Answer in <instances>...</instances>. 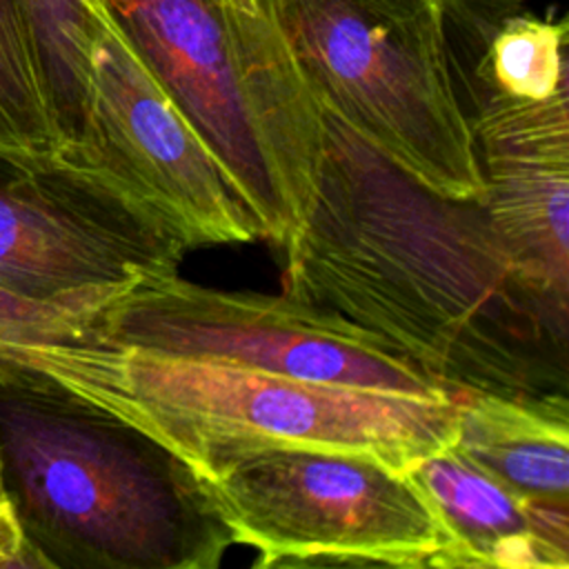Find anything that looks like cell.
Here are the masks:
<instances>
[{
	"instance_id": "1",
	"label": "cell",
	"mask_w": 569,
	"mask_h": 569,
	"mask_svg": "<svg viewBox=\"0 0 569 569\" xmlns=\"http://www.w3.org/2000/svg\"><path fill=\"white\" fill-rule=\"evenodd\" d=\"M309 216L282 291L380 336L453 400L567 393L569 305L545 293L480 200L431 191L322 109Z\"/></svg>"
},
{
	"instance_id": "2",
	"label": "cell",
	"mask_w": 569,
	"mask_h": 569,
	"mask_svg": "<svg viewBox=\"0 0 569 569\" xmlns=\"http://www.w3.org/2000/svg\"><path fill=\"white\" fill-rule=\"evenodd\" d=\"M0 458L51 567L213 569L233 545L187 462L62 389L0 387Z\"/></svg>"
},
{
	"instance_id": "3",
	"label": "cell",
	"mask_w": 569,
	"mask_h": 569,
	"mask_svg": "<svg viewBox=\"0 0 569 569\" xmlns=\"http://www.w3.org/2000/svg\"><path fill=\"white\" fill-rule=\"evenodd\" d=\"M76 398L140 429L196 476L271 447L362 453L400 471L453 445L458 400L300 380L107 338L87 347Z\"/></svg>"
},
{
	"instance_id": "4",
	"label": "cell",
	"mask_w": 569,
	"mask_h": 569,
	"mask_svg": "<svg viewBox=\"0 0 569 569\" xmlns=\"http://www.w3.org/2000/svg\"><path fill=\"white\" fill-rule=\"evenodd\" d=\"M107 4L224 169L258 236L282 249L313 202L325 118L271 16L218 0Z\"/></svg>"
},
{
	"instance_id": "5",
	"label": "cell",
	"mask_w": 569,
	"mask_h": 569,
	"mask_svg": "<svg viewBox=\"0 0 569 569\" xmlns=\"http://www.w3.org/2000/svg\"><path fill=\"white\" fill-rule=\"evenodd\" d=\"M320 107L436 193L480 200L482 176L433 0H258Z\"/></svg>"
},
{
	"instance_id": "6",
	"label": "cell",
	"mask_w": 569,
	"mask_h": 569,
	"mask_svg": "<svg viewBox=\"0 0 569 569\" xmlns=\"http://www.w3.org/2000/svg\"><path fill=\"white\" fill-rule=\"evenodd\" d=\"M198 480L253 567H436L447 547L411 476L371 456L271 447Z\"/></svg>"
},
{
	"instance_id": "7",
	"label": "cell",
	"mask_w": 569,
	"mask_h": 569,
	"mask_svg": "<svg viewBox=\"0 0 569 569\" xmlns=\"http://www.w3.org/2000/svg\"><path fill=\"white\" fill-rule=\"evenodd\" d=\"M100 333L144 351L231 362L300 380L453 400L380 336L289 293L229 291L176 271L138 280Z\"/></svg>"
},
{
	"instance_id": "8",
	"label": "cell",
	"mask_w": 569,
	"mask_h": 569,
	"mask_svg": "<svg viewBox=\"0 0 569 569\" xmlns=\"http://www.w3.org/2000/svg\"><path fill=\"white\" fill-rule=\"evenodd\" d=\"M58 158L102 180L184 251L260 238L224 169L142 62L109 4L98 22L84 120Z\"/></svg>"
},
{
	"instance_id": "9",
	"label": "cell",
	"mask_w": 569,
	"mask_h": 569,
	"mask_svg": "<svg viewBox=\"0 0 569 569\" xmlns=\"http://www.w3.org/2000/svg\"><path fill=\"white\" fill-rule=\"evenodd\" d=\"M184 253L96 176L0 144V289L40 300L124 296L176 271Z\"/></svg>"
},
{
	"instance_id": "10",
	"label": "cell",
	"mask_w": 569,
	"mask_h": 569,
	"mask_svg": "<svg viewBox=\"0 0 569 569\" xmlns=\"http://www.w3.org/2000/svg\"><path fill=\"white\" fill-rule=\"evenodd\" d=\"M482 176L480 204L518 267L569 305V91L462 102Z\"/></svg>"
},
{
	"instance_id": "11",
	"label": "cell",
	"mask_w": 569,
	"mask_h": 569,
	"mask_svg": "<svg viewBox=\"0 0 569 569\" xmlns=\"http://www.w3.org/2000/svg\"><path fill=\"white\" fill-rule=\"evenodd\" d=\"M407 473L431 502L447 536L436 567H569V505L520 496L451 445Z\"/></svg>"
},
{
	"instance_id": "12",
	"label": "cell",
	"mask_w": 569,
	"mask_h": 569,
	"mask_svg": "<svg viewBox=\"0 0 569 569\" xmlns=\"http://www.w3.org/2000/svg\"><path fill=\"white\" fill-rule=\"evenodd\" d=\"M456 400L453 449L525 498L569 505L567 393H467Z\"/></svg>"
},
{
	"instance_id": "13",
	"label": "cell",
	"mask_w": 569,
	"mask_h": 569,
	"mask_svg": "<svg viewBox=\"0 0 569 569\" xmlns=\"http://www.w3.org/2000/svg\"><path fill=\"white\" fill-rule=\"evenodd\" d=\"M122 296L40 300L0 289V387L73 396L82 351L104 338L100 318Z\"/></svg>"
},
{
	"instance_id": "14",
	"label": "cell",
	"mask_w": 569,
	"mask_h": 569,
	"mask_svg": "<svg viewBox=\"0 0 569 569\" xmlns=\"http://www.w3.org/2000/svg\"><path fill=\"white\" fill-rule=\"evenodd\" d=\"M22 7L36 38L64 151L84 120L93 44L107 0H22Z\"/></svg>"
},
{
	"instance_id": "15",
	"label": "cell",
	"mask_w": 569,
	"mask_h": 569,
	"mask_svg": "<svg viewBox=\"0 0 569 569\" xmlns=\"http://www.w3.org/2000/svg\"><path fill=\"white\" fill-rule=\"evenodd\" d=\"M0 144L56 158L62 136L22 0H0Z\"/></svg>"
},
{
	"instance_id": "16",
	"label": "cell",
	"mask_w": 569,
	"mask_h": 569,
	"mask_svg": "<svg viewBox=\"0 0 569 569\" xmlns=\"http://www.w3.org/2000/svg\"><path fill=\"white\" fill-rule=\"evenodd\" d=\"M31 569L51 567L44 553L31 542L16 500L7 485L2 458H0V569Z\"/></svg>"
}]
</instances>
